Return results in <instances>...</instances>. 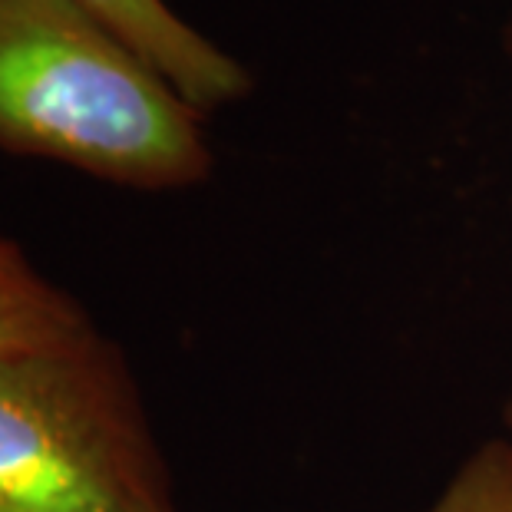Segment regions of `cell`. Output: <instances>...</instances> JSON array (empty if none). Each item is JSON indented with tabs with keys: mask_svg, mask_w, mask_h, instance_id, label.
Masks as SVG:
<instances>
[{
	"mask_svg": "<svg viewBox=\"0 0 512 512\" xmlns=\"http://www.w3.org/2000/svg\"><path fill=\"white\" fill-rule=\"evenodd\" d=\"M0 512H176L139 390L100 331L0 357Z\"/></svg>",
	"mask_w": 512,
	"mask_h": 512,
	"instance_id": "7a4b0ae2",
	"label": "cell"
},
{
	"mask_svg": "<svg viewBox=\"0 0 512 512\" xmlns=\"http://www.w3.org/2000/svg\"><path fill=\"white\" fill-rule=\"evenodd\" d=\"M0 149L136 189L209 169L199 113L80 0H0Z\"/></svg>",
	"mask_w": 512,
	"mask_h": 512,
	"instance_id": "6da1fadb",
	"label": "cell"
},
{
	"mask_svg": "<svg viewBox=\"0 0 512 512\" xmlns=\"http://www.w3.org/2000/svg\"><path fill=\"white\" fill-rule=\"evenodd\" d=\"M509 437H512V407H509Z\"/></svg>",
	"mask_w": 512,
	"mask_h": 512,
	"instance_id": "8992f818",
	"label": "cell"
},
{
	"mask_svg": "<svg viewBox=\"0 0 512 512\" xmlns=\"http://www.w3.org/2000/svg\"><path fill=\"white\" fill-rule=\"evenodd\" d=\"M96 334L90 314L43 278L10 238L0 235V357L67 347Z\"/></svg>",
	"mask_w": 512,
	"mask_h": 512,
	"instance_id": "277c9868",
	"label": "cell"
},
{
	"mask_svg": "<svg viewBox=\"0 0 512 512\" xmlns=\"http://www.w3.org/2000/svg\"><path fill=\"white\" fill-rule=\"evenodd\" d=\"M133 47L195 113H209L248 93V76L215 43L169 10L166 0H80Z\"/></svg>",
	"mask_w": 512,
	"mask_h": 512,
	"instance_id": "3957f363",
	"label": "cell"
},
{
	"mask_svg": "<svg viewBox=\"0 0 512 512\" xmlns=\"http://www.w3.org/2000/svg\"><path fill=\"white\" fill-rule=\"evenodd\" d=\"M427 512H512V437H493L466 456Z\"/></svg>",
	"mask_w": 512,
	"mask_h": 512,
	"instance_id": "5b68a950",
	"label": "cell"
}]
</instances>
